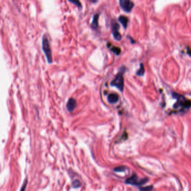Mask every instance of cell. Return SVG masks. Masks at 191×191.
<instances>
[{
  "label": "cell",
  "mask_w": 191,
  "mask_h": 191,
  "mask_svg": "<svg viewBox=\"0 0 191 191\" xmlns=\"http://www.w3.org/2000/svg\"><path fill=\"white\" fill-rule=\"evenodd\" d=\"M173 96L177 100V103L174 105V109H179L180 111H183L185 109H188L191 107V101L187 100L183 96L175 93L173 94Z\"/></svg>",
  "instance_id": "cell-1"
},
{
  "label": "cell",
  "mask_w": 191,
  "mask_h": 191,
  "mask_svg": "<svg viewBox=\"0 0 191 191\" xmlns=\"http://www.w3.org/2000/svg\"><path fill=\"white\" fill-rule=\"evenodd\" d=\"M125 68L122 67L121 71L118 73V74L115 77L114 79L113 80L111 83V85L117 87L121 92H123L124 87V79L123 74L125 72Z\"/></svg>",
  "instance_id": "cell-2"
},
{
  "label": "cell",
  "mask_w": 191,
  "mask_h": 191,
  "mask_svg": "<svg viewBox=\"0 0 191 191\" xmlns=\"http://www.w3.org/2000/svg\"><path fill=\"white\" fill-rule=\"evenodd\" d=\"M42 49L46 57L47 61L49 63H52L53 62L52 51L50 47L49 40L46 35H44L42 38Z\"/></svg>",
  "instance_id": "cell-3"
},
{
  "label": "cell",
  "mask_w": 191,
  "mask_h": 191,
  "mask_svg": "<svg viewBox=\"0 0 191 191\" xmlns=\"http://www.w3.org/2000/svg\"><path fill=\"white\" fill-rule=\"evenodd\" d=\"M148 180L149 179L147 178H143L141 180H138L137 176L136 174H133L130 178H128L125 180V183L136 186H141L146 183Z\"/></svg>",
  "instance_id": "cell-4"
},
{
  "label": "cell",
  "mask_w": 191,
  "mask_h": 191,
  "mask_svg": "<svg viewBox=\"0 0 191 191\" xmlns=\"http://www.w3.org/2000/svg\"><path fill=\"white\" fill-rule=\"evenodd\" d=\"M119 2L122 9L127 13H130L134 7V4L131 0H119Z\"/></svg>",
  "instance_id": "cell-5"
},
{
  "label": "cell",
  "mask_w": 191,
  "mask_h": 191,
  "mask_svg": "<svg viewBox=\"0 0 191 191\" xmlns=\"http://www.w3.org/2000/svg\"><path fill=\"white\" fill-rule=\"evenodd\" d=\"M112 34L114 39L117 41H120L122 39V35L119 32V25L114 20H113L112 22Z\"/></svg>",
  "instance_id": "cell-6"
},
{
  "label": "cell",
  "mask_w": 191,
  "mask_h": 191,
  "mask_svg": "<svg viewBox=\"0 0 191 191\" xmlns=\"http://www.w3.org/2000/svg\"><path fill=\"white\" fill-rule=\"evenodd\" d=\"M76 106V101L73 98H70L67 103V108L69 112H72Z\"/></svg>",
  "instance_id": "cell-7"
},
{
  "label": "cell",
  "mask_w": 191,
  "mask_h": 191,
  "mask_svg": "<svg viewBox=\"0 0 191 191\" xmlns=\"http://www.w3.org/2000/svg\"><path fill=\"white\" fill-rule=\"evenodd\" d=\"M99 13H96L93 16L92 22L90 25V27L92 30H96L98 27V19H99Z\"/></svg>",
  "instance_id": "cell-8"
},
{
  "label": "cell",
  "mask_w": 191,
  "mask_h": 191,
  "mask_svg": "<svg viewBox=\"0 0 191 191\" xmlns=\"http://www.w3.org/2000/svg\"><path fill=\"white\" fill-rule=\"evenodd\" d=\"M119 100L118 95L117 94H111L108 97V101L109 103H116Z\"/></svg>",
  "instance_id": "cell-9"
},
{
  "label": "cell",
  "mask_w": 191,
  "mask_h": 191,
  "mask_svg": "<svg viewBox=\"0 0 191 191\" xmlns=\"http://www.w3.org/2000/svg\"><path fill=\"white\" fill-rule=\"evenodd\" d=\"M118 21L121 23V24L122 25V26L125 29H126L128 25V19L125 16L121 15L118 18Z\"/></svg>",
  "instance_id": "cell-10"
},
{
  "label": "cell",
  "mask_w": 191,
  "mask_h": 191,
  "mask_svg": "<svg viewBox=\"0 0 191 191\" xmlns=\"http://www.w3.org/2000/svg\"><path fill=\"white\" fill-rule=\"evenodd\" d=\"M145 73V68H144V66L142 63L140 64V69L138 70V71L136 73V75L138 76H143Z\"/></svg>",
  "instance_id": "cell-11"
},
{
  "label": "cell",
  "mask_w": 191,
  "mask_h": 191,
  "mask_svg": "<svg viewBox=\"0 0 191 191\" xmlns=\"http://www.w3.org/2000/svg\"><path fill=\"white\" fill-rule=\"evenodd\" d=\"M111 51L117 56H119L121 52V49L119 47H117L111 46Z\"/></svg>",
  "instance_id": "cell-12"
},
{
  "label": "cell",
  "mask_w": 191,
  "mask_h": 191,
  "mask_svg": "<svg viewBox=\"0 0 191 191\" xmlns=\"http://www.w3.org/2000/svg\"><path fill=\"white\" fill-rule=\"evenodd\" d=\"M68 1L70 2H71V4L76 6L80 9L82 8V4H81V2L80 1V0H68Z\"/></svg>",
  "instance_id": "cell-13"
},
{
  "label": "cell",
  "mask_w": 191,
  "mask_h": 191,
  "mask_svg": "<svg viewBox=\"0 0 191 191\" xmlns=\"http://www.w3.org/2000/svg\"><path fill=\"white\" fill-rule=\"evenodd\" d=\"M153 187L152 185H149V186H147V187H139V190L140 191H151L152 190Z\"/></svg>",
  "instance_id": "cell-14"
},
{
  "label": "cell",
  "mask_w": 191,
  "mask_h": 191,
  "mask_svg": "<svg viewBox=\"0 0 191 191\" xmlns=\"http://www.w3.org/2000/svg\"><path fill=\"white\" fill-rule=\"evenodd\" d=\"M125 167L124 166H120L118 167L115 168L114 169V171H116V172H123V171H125Z\"/></svg>",
  "instance_id": "cell-15"
},
{
  "label": "cell",
  "mask_w": 191,
  "mask_h": 191,
  "mask_svg": "<svg viewBox=\"0 0 191 191\" xmlns=\"http://www.w3.org/2000/svg\"><path fill=\"white\" fill-rule=\"evenodd\" d=\"M72 185L73 188H79L81 185V183H80L79 180H76L73 182Z\"/></svg>",
  "instance_id": "cell-16"
},
{
  "label": "cell",
  "mask_w": 191,
  "mask_h": 191,
  "mask_svg": "<svg viewBox=\"0 0 191 191\" xmlns=\"http://www.w3.org/2000/svg\"><path fill=\"white\" fill-rule=\"evenodd\" d=\"M187 53L191 56V49L188 48V50H187Z\"/></svg>",
  "instance_id": "cell-17"
},
{
  "label": "cell",
  "mask_w": 191,
  "mask_h": 191,
  "mask_svg": "<svg viewBox=\"0 0 191 191\" xmlns=\"http://www.w3.org/2000/svg\"><path fill=\"white\" fill-rule=\"evenodd\" d=\"M90 1L93 4H96L98 2V0H90Z\"/></svg>",
  "instance_id": "cell-18"
}]
</instances>
